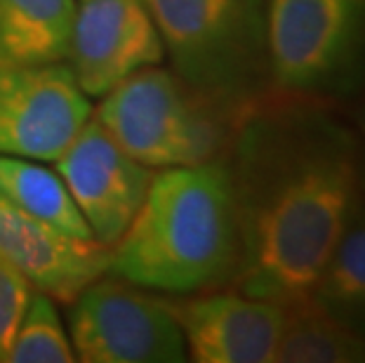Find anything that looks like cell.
Segmentation results:
<instances>
[{"instance_id":"2e32d148","label":"cell","mask_w":365,"mask_h":363,"mask_svg":"<svg viewBox=\"0 0 365 363\" xmlns=\"http://www.w3.org/2000/svg\"><path fill=\"white\" fill-rule=\"evenodd\" d=\"M76 352L64 333L50 295L34 292L19 323L7 363H71Z\"/></svg>"},{"instance_id":"7a4b0ae2","label":"cell","mask_w":365,"mask_h":363,"mask_svg":"<svg viewBox=\"0 0 365 363\" xmlns=\"http://www.w3.org/2000/svg\"><path fill=\"white\" fill-rule=\"evenodd\" d=\"M240 257L227 158L165 168L113 245L108 274L137 288L191 295L234 281Z\"/></svg>"},{"instance_id":"8992f818","label":"cell","mask_w":365,"mask_h":363,"mask_svg":"<svg viewBox=\"0 0 365 363\" xmlns=\"http://www.w3.org/2000/svg\"><path fill=\"white\" fill-rule=\"evenodd\" d=\"M76 359L85 363H182L189 359L173 305L128 281H95L71 312Z\"/></svg>"},{"instance_id":"277c9868","label":"cell","mask_w":365,"mask_h":363,"mask_svg":"<svg viewBox=\"0 0 365 363\" xmlns=\"http://www.w3.org/2000/svg\"><path fill=\"white\" fill-rule=\"evenodd\" d=\"M177 76L231 106L271 81L267 0H144Z\"/></svg>"},{"instance_id":"e0dca14e","label":"cell","mask_w":365,"mask_h":363,"mask_svg":"<svg viewBox=\"0 0 365 363\" xmlns=\"http://www.w3.org/2000/svg\"><path fill=\"white\" fill-rule=\"evenodd\" d=\"M34 285L10 262L0 257V363L7 361L14 335L24 319Z\"/></svg>"},{"instance_id":"3957f363","label":"cell","mask_w":365,"mask_h":363,"mask_svg":"<svg viewBox=\"0 0 365 363\" xmlns=\"http://www.w3.org/2000/svg\"><path fill=\"white\" fill-rule=\"evenodd\" d=\"M250 106L224 104L177 73L146 66L106 92L95 118L132 158L165 170L222 158Z\"/></svg>"},{"instance_id":"ac0fdd59","label":"cell","mask_w":365,"mask_h":363,"mask_svg":"<svg viewBox=\"0 0 365 363\" xmlns=\"http://www.w3.org/2000/svg\"><path fill=\"white\" fill-rule=\"evenodd\" d=\"M361 128H363V135H365V111H363V116H361Z\"/></svg>"},{"instance_id":"8fae6325","label":"cell","mask_w":365,"mask_h":363,"mask_svg":"<svg viewBox=\"0 0 365 363\" xmlns=\"http://www.w3.org/2000/svg\"><path fill=\"white\" fill-rule=\"evenodd\" d=\"M198 363H271L285 326V305L245 292H217L173 305Z\"/></svg>"},{"instance_id":"6da1fadb","label":"cell","mask_w":365,"mask_h":363,"mask_svg":"<svg viewBox=\"0 0 365 363\" xmlns=\"http://www.w3.org/2000/svg\"><path fill=\"white\" fill-rule=\"evenodd\" d=\"M229 151L240 231L234 283L281 305L309 297L359 208V140L314 97L257 99Z\"/></svg>"},{"instance_id":"9a60e30c","label":"cell","mask_w":365,"mask_h":363,"mask_svg":"<svg viewBox=\"0 0 365 363\" xmlns=\"http://www.w3.org/2000/svg\"><path fill=\"white\" fill-rule=\"evenodd\" d=\"M281 363H365V342L335 319H330L312 297L285 305V326L276 349Z\"/></svg>"},{"instance_id":"ba28073f","label":"cell","mask_w":365,"mask_h":363,"mask_svg":"<svg viewBox=\"0 0 365 363\" xmlns=\"http://www.w3.org/2000/svg\"><path fill=\"white\" fill-rule=\"evenodd\" d=\"M54 165L95 241L108 248L125 234L156 177L153 168L132 158L97 118L85 123Z\"/></svg>"},{"instance_id":"7c38bea8","label":"cell","mask_w":365,"mask_h":363,"mask_svg":"<svg viewBox=\"0 0 365 363\" xmlns=\"http://www.w3.org/2000/svg\"><path fill=\"white\" fill-rule=\"evenodd\" d=\"M76 0H0V66L66 61Z\"/></svg>"},{"instance_id":"5b68a950","label":"cell","mask_w":365,"mask_h":363,"mask_svg":"<svg viewBox=\"0 0 365 363\" xmlns=\"http://www.w3.org/2000/svg\"><path fill=\"white\" fill-rule=\"evenodd\" d=\"M267 52L278 92L346 95L365 68V0H269Z\"/></svg>"},{"instance_id":"4fadbf2b","label":"cell","mask_w":365,"mask_h":363,"mask_svg":"<svg viewBox=\"0 0 365 363\" xmlns=\"http://www.w3.org/2000/svg\"><path fill=\"white\" fill-rule=\"evenodd\" d=\"M309 297L365 342V208H356Z\"/></svg>"},{"instance_id":"52a82bcc","label":"cell","mask_w":365,"mask_h":363,"mask_svg":"<svg viewBox=\"0 0 365 363\" xmlns=\"http://www.w3.org/2000/svg\"><path fill=\"white\" fill-rule=\"evenodd\" d=\"M92 104L66 61L0 66V153L54 160L90 121Z\"/></svg>"},{"instance_id":"9c48e42d","label":"cell","mask_w":365,"mask_h":363,"mask_svg":"<svg viewBox=\"0 0 365 363\" xmlns=\"http://www.w3.org/2000/svg\"><path fill=\"white\" fill-rule=\"evenodd\" d=\"M163 57L165 48L144 0H83L76 10L68 61L88 97H104Z\"/></svg>"},{"instance_id":"30bf717a","label":"cell","mask_w":365,"mask_h":363,"mask_svg":"<svg viewBox=\"0 0 365 363\" xmlns=\"http://www.w3.org/2000/svg\"><path fill=\"white\" fill-rule=\"evenodd\" d=\"M0 257L45 295L76 302L88 285L108 274L113 248L68 236L0 194Z\"/></svg>"},{"instance_id":"d6986e66","label":"cell","mask_w":365,"mask_h":363,"mask_svg":"<svg viewBox=\"0 0 365 363\" xmlns=\"http://www.w3.org/2000/svg\"><path fill=\"white\" fill-rule=\"evenodd\" d=\"M363 182H365V170H363Z\"/></svg>"},{"instance_id":"5bb4252c","label":"cell","mask_w":365,"mask_h":363,"mask_svg":"<svg viewBox=\"0 0 365 363\" xmlns=\"http://www.w3.org/2000/svg\"><path fill=\"white\" fill-rule=\"evenodd\" d=\"M0 194L36 220L68 236L95 241L90 224L85 222L61 175L38 165L36 160L0 153Z\"/></svg>"}]
</instances>
